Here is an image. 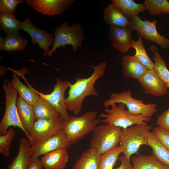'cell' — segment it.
I'll return each mask as SVG.
<instances>
[{
    "instance_id": "obj_1",
    "label": "cell",
    "mask_w": 169,
    "mask_h": 169,
    "mask_svg": "<svg viewBox=\"0 0 169 169\" xmlns=\"http://www.w3.org/2000/svg\"><path fill=\"white\" fill-rule=\"evenodd\" d=\"M107 64L106 62H104L96 66H90L93 69L90 76L87 78L76 77L75 83L71 84L65 101L68 110L71 111L75 116L82 110L85 97L98 95L94 85L96 81L105 74Z\"/></svg>"
},
{
    "instance_id": "obj_2",
    "label": "cell",
    "mask_w": 169,
    "mask_h": 169,
    "mask_svg": "<svg viewBox=\"0 0 169 169\" xmlns=\"http://www.w3.org/2000/svg\"><path fill=\"white\" fill-rule=\"evenodd\" d=\"M96 111H89L81 115L64 119L62 129L69 142L74 144L92 132L101 119Z\"/></svg>"
},
{
    "instance_id": "obj_3",
    "label": "cell",
    "mask_w": 169,
    "mask_h": 169,
    "mask_svg": "<svg viewBox=\"0 0 169 169\" xmlns=\"http://www.w3.org/2000/svg\"><path fill=\"white\" fill-rule=\"evenodd\" d=\"M153 128L152 125L147 124L135 125L122 128L120 146L122 148V153L129 160H130L132 155L137 153L141 146L148 145V135Z\"/></svg>"
},
{
    "instance_id": "obj_4",
    "label": "cell",
    "mask_w": 169,
    "mask_h": 169,
    "mask_svg": "<svg viewBox=\"0 0 169 169\" xmlns=\"http://www.w3.org/2000/svg\"><path fill=\"white\" fill-rule=\"evenodd\" d=\"M122 103L128 108L126 112L130 115H141L151 119L153 115L158 110L157 105L155 103L145 104L142 100L133 98L129 90L119 93L114 92L110 95L109 99L104 101L103 105L108 108L113 104Z\"/></svg>"
},
{
    "instance_id": "obj_5",
    "label": "cell",
    "mask_w": 169,
    "mask_h": 169,
    "mask_svg": "<svg viewBox=\"0 0 169 169\" xmlns=\"http://www.w3.org/2000/svg\"><path fill=\"white\" fill-rule=\"evenodd\" d=\"M54 39L51 49L49 54L52 57L53 53L61 47L65 48L70 45L74 52L82 46L83 40L84 39L83 27L81 24L77 23L69 25L67 22L63 23L57 27L54 33Z\"/></svg>"
},
{
    "instance_id": "obj_6",
    "label": "cell",
    "mask_w": 169,
    "mask_h": 169,
    "mask_svg": "<svg viewBox=\"0 0 169 169\" xmlns=\"http://www.w3.org/2000/svg\"><path fill=\"white\" fill-rule=\"evenodd\" d=\"M121 129L108 124L98 125L92 132L90 148L95 149L101 155L110 151L120 142Z\"/></svg>"
},
{
    "instance_id": "obj_7",
    "label": "cell",
    "mask_w": 169,
    "mask_h": 169,
    "mask_svg": "<svg viewBox=\"0 0 169 169\" xmlns=\"http://www.w3.org/2000/svg\"><path fill=\"white\" fill-rule=\"evenodd\" d=\"M3 88L5 91L6 99L5 110L0 123V135L6 134L9 127L12 126L20 128L27 135V132L20 121L17 107L18 92L11 82L6 79Z\"/></svg>"
},
{
    "instance_id": "obj_8",
    "label": "cell",
    "mask_w": 169,
    "mask_h": 169,
    "mask_svg": "<svg viewBox=\"0 0 169 169\" xmlns=\"http://www.w3.org/2000/svg\"><path fill=\"white\" fill-rule=\"evenodd\" d=\"M110 108H105V113H101L100 116V122L116 126L125 128L135 125H144L147 124L151 119L147 118L141 115H130L128 114L124 104H113Z\"/></svg>"
},
{
    "instance_id": "obj_9",
    "label": "cell",
    "mask_w": 169,
    "mask_h": 169,
    "mask_svg": "<svg viewBox=\"0 0 169 169\" xmlns=\"http://www.w3.org/2000/svg\"><path fill=\"white\" fill-rule=\"evenodd\" d=\"M157 21L147 19L142 20L137 16L131 19L129 28L136 31L145 39L153 42L163 49L169 48V38L161 35L157 30Z\"/></svg>"
},
{
    "instance_id": "obj_10",
    "label": "cell",
    "mask_w": 169,
    "mask_h": 169,
    "mask_svg": "<svg viewBox=\"0 0 169 169\" xmlns=\"http://www.w3.org/2000/svg\"><path fill=\"white\" fill-rule=\"evenodd\" d=\"M71 83L66 80H63L59 78L53 86V91L49 94H44L37 91L33 88L38 95L47 101L64 119L69 116L64 97L65 91L69 87Z\"/></svg>"
},
{
    "instance_id": "obj_11",
    "label": "cell",
    "mask_w": 169,
    "mask_h": 169,
    "mask_svg": "<svg viewBox=\"0 0 169 169\" xmlns=\"http://www.w3.org/2000/svg\"><path fill=\"white\" fill-rule=\"evenodd\" d=\"M64 119L60 116L50 119L35 121L29 141L31 146L38 144L62 129Z\"/></svg>"
},
{
    "instance_id": "obj_12",
    "label": "cell",
    "mask_w": 169,
    "mask_h": 169,
    "mask_svg": "<svg viewBox=\"0 0 169 169\" xmlns=\"http://www.w3.org/2000/svg\"><path fill=\"white\" fill-rule=\"evenodd\" d=\"M71 144L62 129L44 141L31 146L32 152V161L42 156L61 148L68 149Z\"/></svg>"
},
{
    "instance_id": "obj_13",
    "label": "cell",
    "mask_w": 169,
    "mask_h": 169,
    "mask_svg": "<svg viewBox=\"0 0 169 169\" xmlns=\"http://www.w3.org/2000/svg\"><path fill=\"white\" fill-rule=\"evenodd\" d=\"M20 29L28 33L32 44H38L40 48L44 50V56H49L50 50L49 47H52L54 39V34H50L46 30L36 27L28 17L26 18L24 21L21 22Z\"/></svg>"
},
{
    "instance_id": "obj_14",
    "label": "cell",
    "mask_w": 169,
    "mask_h": 169,
    "mask_svg": "<svg viewBox=\"0 0 169 169\" xmlns=\"http://www.w3.org/2000/svg\"><path fill=\"white\" fill-rule=\"evenodd\" d=\"M74 0H26L28 5L40 13L49 16L63 13Z\"/></svg>"
},
{
    "instance_id": "obj_15",
    "label": "cell",
    "mask_w": 169,
    "mask_h": 169,
    "mask_svg": "<svg viewBox=\"0 0 169 169\" xmlns=\"http://www.w3.org/2000/svg\"><path fill=\"white\" fill-rule=\"evenodd\" d=\"M131 31L128 27L110 26L108 34L112 46L122 53L127 52L134 41Z\"/></svg>"
},
{
    "instance_id": "obj_16",
    "label": "cell",
    "mask_w": 169,
    "mask_h": 169,
    "mask_svg": "<svg viewBox=\"0 0 169 169\" xmlns=\"http://www.w3.org/2000/svg\"><path fill=\"white\" fill-rule=\"evenodd\" d=\"M137 80L146 94L159 97L167 93V87L153 69H148L146 73Z\"/></svg>"
},
{
    "instance_id": "obj_17",
    "label": "cell",
    "mask_w": 169,
    "mask_h": 169,
    "mask_svg": "<svg viewBox=\"0 0 169 169\" xmlns=\"http://www.w3.org/2000/svg\"><path fill=\"white\" fill-rule=\"evenodd\" d=\"M69 159L67 149L61 148L44 155L40 160L44 169H64Z\"/></svg>"
},
{
    "instance_id": "obj_18",
    "label": "cell",
    "mask_w": 169,
    "mask_h": 169,
    "mask_svg": "<svg viewBox=\"0 0 169 169\" xmlns=\"http://www.w3.org/2000/svg\"><path fill=\"white\" fill-rule=\"evenodd\" d=\"M28 139L21 138L18 154L6 169H28L32 162V152Z\"/></svg>"
},
{
    "instance_id": "obj_19",
    "label": "cell",
    "mask_w": 169,
    "mask_h": 169,
    "mask_svg": "<svg viewBox=\"0 0 169 169\" xmlns=\"http://www.w3.org/2000/svg\"><path fill=\"white\" fill-rule=\"evenodd\" d=\"M103 18L110 26L128 28L131 19L116 5L112 3L104 11Z\"/></svg>"
},
{
    "instance_id": "obj_20",
    "label": "cell",
    "mask_w": 169,
    "mask_h": 169,
    "mask_svg": "<svg viewBox=\"0 0 169 169\" xmlns=\"http://www.w3.org/2000/svg\"><path fill=\"white\" fill-rule=\"evenodd\" d=\"M16 105L20 121L30 141L31 134L35 121L32 105L27 103L19 96L17 97Z\"/></svg>"
},
{
    "instance_id": "obj_21",
    "label": "cell",
    "mask_w": 169,
    "mask_h": 169,
    "mask_svg": "<svg viewBox=\"0 0 169 169\" xmlns=\"http://www.w3.org/2000/svg\"><path fill=\"white\" fill-rule=\"evenodd\" d=\"M122 66L125 77L137 80L143 76L148 70L134 55L124 56L122 59Z\"/></svg>"
},
{
    "instance_id": "obj_22",
    "label": "cell",
    "mask_w": 169,
    "mask_h": 169,
    "mask_svg": "<svg viewBox=\"0 0 169 169\" xmlns=\"http://www.w3.org/2000/svg\"><path fill=\"white\" fill-rule=\"evenodd\" d=\"M100 156L95 149L89 148L81 154L72 169H98Z\"/></svg>"
},
{
    "instance_id": "obj_23",
    "label": "cell",
    "mask_w": 169,
    "mask_h": 169,
    "mask_svg": "<svg viewBox=\"0 0 169 169\" xmlns=\"http://www.w3.org/2000/svg\"><path fill=\"white\" fill-rule=\"evenodd\" d=\"M11 82L16 90L19 97L28 104L32 105L38 100L39 96L27 81L28 87L24 84L20 80L16 73L14 72Z\"/></svg>"
},
{
    "instance_id": "obj_24",
    "label": "cell",
    "mask_w": 169,
    "mask_h": 169,
    "mask_svg": "<svg viewBox=\"0 0 169 169\" xmlns=\"http://www.w3.org/2000/svg\"><path fill=\"white\" fill-rule=\"evenodd\" d=\"M32 107L35 121L39 119H50L60 116L54 108L40 96Z\"/></svg>"
},
{
    "instance_id": "obj_25",
    "label": "cell",
    "mask_w": 169,
    "mask_h": 169,
    "mask_svg": "<svg viewBox=\"0 0 169 169\" xmlns=\"http://www.w3.org/2000/svg\"><path fill=\"white\" fill-rule=\"evenodd\" d=\"M133 169H169L160 162L153 154L140 155L131 158Z\"/></svg>"
},
{
    "instance_id": "obj_26",
    "label": "cell",
    "mask_w": 169,
    "mask_h": 169,
    "mask_svg": "<svg viewBox=\"0 0 169 169\" xmlns=\"http://www.w3.org/2000/svg\"><path fill=\"white\" fill-rule=\"evenodd\" d=\"M147 142L152 150V154L162 163L169 167V150L155 137L153 132L149 133Z\"/></svg>"
},
{
    "instance_id": "obj_27",
    "label": "cell",
    "mask_w": 169,
    "mask_h": 169,
    "mask_svg": "<svg viewBox=\"0 0 169 169\" xmlns=\"http://www.w3.org/2000/svg\"><path fill=\"white\" fill-rule=\"evenodd\" d=\"M150 49L153 52V59L155 61L154 70L159 78L169 88V70L167 68L165 61L154 45L150 46Z\"/></svg>"
},
{
    "instance_id": "obj_28",
    "label": "cell",
    "mask_w": 169,
    "mask_h": 169,
    "mask_svg": "<svg viewBox=\"0 0 169 169\" xmlns=\"http://www.w3.org/2000/svg\"><path fill=\"white\" fill-rule=\"evenodd\" d=\"M112 3L118 7L130 19L138 16L146 10L144 4L136 3L133 0H112Z\"/></svg>"
},
{
    "instance_id": "obj_29",
    "label": "cell",
    "mask_w": 169,
    "mask_h": 169,
    "mask_svg": "<svg viewBox=\"0 0 169 169\" xmlns=\"http://www.w3.org/2000/svg\"><path fill=\"white\" fill-rule=\"evenodd\" d=\"M28 42L19 32L7 35L4 38L3 49L7 52L22 51L27 46Z\"/></svg>"
},
{
    "instance_id": "obj_30",
    "label": "cell",
    "mask_w": 169,
    "mask_h": 169,
    "mask_svg": "<svg viewBox=\"0 0 169 169\" xmlns=\"http://www.w3.org/2000/svg\"><path fill=\"white\" fill-rule=\"evenodd\" d=\"M21 23L17 19L13 14L0 13V30L5 32L7 35L18 32Z\"/></svg>"
},
{
    "instance_id": "obj_31",
    "label": "cell",
    "mask_w": 169,
    "mask_h": 169,
    "mask_svg": "<svg viewBox=\"0 0 169 169\" xmlns=\"http://www.w3.org/2000/svg\"><path fill=\"white\" fill-rule=\"evenodd\" d=\"M137 34L138 38L137 41H134L131 46V48L136 50V53L134 55L147 69H153L154 63L152 61L146 52L143 45L142 37L138 33Z\"/></svg>"
},
{
    "instance_id": "obj_32",
    "label": "cell",
    "mask_w": 169,
    "mask_h": 169,
    "mask_svg": "<svg viewBox=\"0 0 169 169\" xmlns=\"http://www.w3.org/2000/svg\"><path fill=\"white\" fill-rule=\"evenodd\" d=\"M146 10L154 16L169 13V2L167 0H145Z\"/></svg>"
},
{
    "instance_id": "obj_33",
    "label": "cell",
    "mask_w": 169,
    "mask_h": 169,
    "mask_svg": "<svg viewBox=\"0 0 169 169\" xmlns=\"http://www.w3.org/2000/svg\"><path fill=\"white\" fill-rule=\"evenodd\" d=\"M121 147L117 146L110 151L101 155L98 169H112L122 153Z\"/></svg>"
},
{
    "instance_id": "obj_34",
    "label": "cell",
    "mask_w": 169,
    "mask_h": 169,
    "mask_svg": "<svg viewBox=\"0 0 169 169\" xmlns=\"http://www.w3.org/2000/svg\"><path fill=\"white\" fill-rule=\"evenodd\" d=\"M15 136V132L11 127L8 129L5 134L0 136V153L6 157L10 155V148Z\"/></svg>"
},
{
    "instance_id": "obj_35",
    "label": "cell",
    "mask_w": 169,
    "mask_h": 169,
    "mask_svg": "<svg viewBox=\"0 0 169 169\" xmlns=\"http://www.w3.org/2000/svg\"><path fill=\"white\" fill-rule=\"evenodd\" d=\"M24 2L23 0H0V13L13 14L15 12L17 5L18 4H23Z\"/></svg>"
},
{
    "instance_id": "obj_36",
    "label": "cell",
    "mask_w": 169,
    "mask_h": 169,
    "mask_svg": "<svg viewBox=\"0 0 169 169\" xmlns=\"http://www.w3.org/2000/svg\"><path fill=\"white\" fill-rule=\"evenodd\" d=\"M153 130L155 137L169 150V131L159 126L153 127Z\"/></svg>"
},
{
    "instance_id": "obj_37",
    "label": "cell",
    "mask_w": 169,
    "mask_h": 169,
    "mask_svg": "<svg viewBox=\"0 0 169 169\" xmlns=\"http://www.w3.org/2000/svg\"><path fill=\"white\" fill-rule=\"evenodd\" d=\"M156 122L158 126L169 131V106L158 116Z\"/></svg>"
},
{
    "instance_id": "obj_38",
    "label": "cell",
    "mask_w": 169,
    "mask_h": 169,
    "mask_svg": "<svg viewBox=\"0 0 169 169\" xmlns=\"http://www.w3.org/2000/svg\"><path fill=\"white\" fill-rule=\"evenodd\" d=\"M118 160L120 161V164L119 167L115 169H133V166L130 161L124 155L119 157Z\"/></svg>"
},
{
    "instance_id": "obj_39",
    "label": "cell",
    "mask_w": 169,
    "mask_h": 169,
    "mask_svg": "<svg viewBox=\"0 0 169 169\" xmlns=\"http://www.w3.org/2000/svg\"><path fill=\"white\" fill-rule=\"evenodd\" d=\"M43 166L39 158L32 161L28 169H42Z\"/></svg>"
},
{
    "instance_id": "obj_40",
    "label": "cell",
    "mask_w": 169,
    "mask_h": 169,
    "mask_svg": "<svg viewBox=\"0 0 169 169\" xmlns=\"http://www.w3.org/2000/svg\"><path fill=\"white\" fill-rule=\"evenodd\" d=\"M4 43V38H3L1 37H0V50L3 49V47Z\"/></svg>"
}]
</instances>
